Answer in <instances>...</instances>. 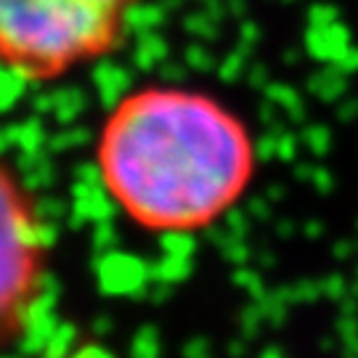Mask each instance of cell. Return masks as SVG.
I'll return each mask as SVG.
<instances>
[{
    "label": "cell",
    "mask_w": 358,
    "mask_h": 358,
    "mask_svg": "<svg viewBox=\"0 0 358 358\" xmlns=\"http://www.w3.org/2000/svg\"><path fill=\"white\" fill-rule=\"evenodd\" d=\"M138 0H0V64L51 80L117 45Z\"/></svg>",
    "instance_id": "2"
},
{
    "label": "cell",
    "mask_w": 358,
    "mask_h": 358,
    "mask_svg": "<svg viewBox=\"0 0 358 358\" xmlns=\"http://www.w3.org/2000/svg\"><path fill=\"white\" fill-rule=\"evenodd\" d=\"M99 170L120 210L149 231H199L250 189L252 133L229 106L180 88H143L106 117Z\"/></svg>",
    "instance_id": "1"
},
{
    "label": "cell",
    "mask_w": 358,
    "mask_h": 358,
    "mask_svg": "<svg viewBox=\"0 0 358 358\" xmlns=\"http://www.w3.org/2000/svg\"><path fill=\"white\" fill-rule=\"evenodd\" d=\"M45 273L43 226L11 173L0 165V345L22 332Z\"/></svg>",
    "instance_id": "3"
}]
</instances>
